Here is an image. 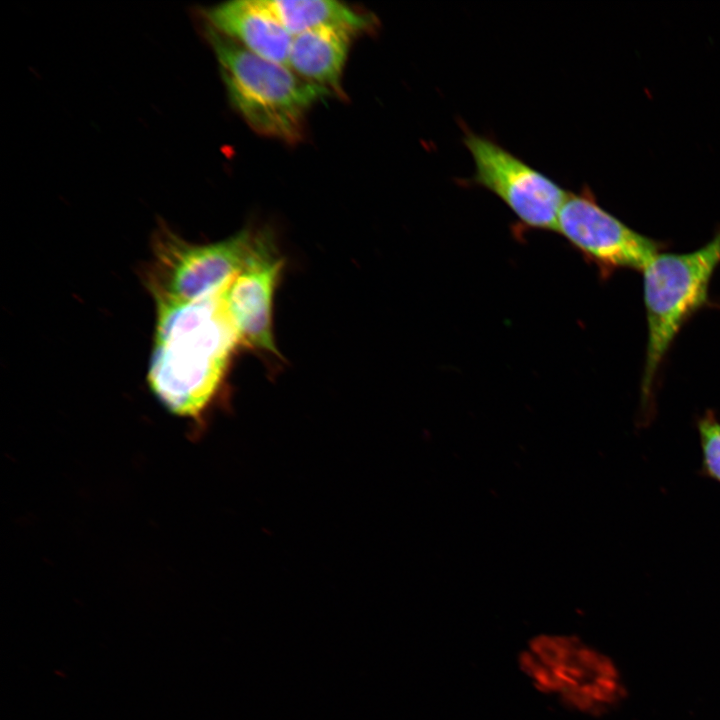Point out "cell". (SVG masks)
<instances>
[{
	"mask_svg": "<svg viewBox=\"0 0 720 720\" xmlns=\"http://www.w3.org/2000/svg\"><path fill=\"white\" fill-rule=\"evenodd\" d=\"M225 287L194 302H157L149 384L169 411L195 422L214 400L238 343Z\"/></svg>",
	"mask_w": 720,
	"mask_h": 720,
	"instance_id": "6da1fadb",
	"label": "cell"
},
{
	"mask_svg": "<svg viewBox=\"0 0 720 720\" xmlns=\"http://www.w3.org/2000/svg\"><path fill=\"white\" fill-rule=\"evenodd\" d=\"M231 105L258 134L296 142L310 108L331 94L288 66L261 58L206 27Z\"/></svg>",
	"mask_w": 720,
	"mask_h": 720,
	"instance_id": "7a4b0ae2",
	"label": "cell"
},
{
	"mask_svg": "<svg viewBox=\"0 0 720 720\" xmlns=\"http://www.w3.org/2000/svg\"><path fill=\"white\" fill-rule=\"evenodd\" d=\"M518 666L536 691L587 717L614 712L629 694L616 659L577 635L531 637L520 650Z\"/></svg>",
	"mask_w": 720,
	"mask_h": 720,
	"instance_id": "3957f363",
	"label": "cell"
},
{
	"mask_svg": "<svg viewBox=\"0 0 720 720\" xmlns=\"http://www.w3.org/2000/svg\"><path fill=\"white\" fill-rule=\"evenodd\" d=\"M719 264L720 229L701 248L679 254L660 252L642 270L648 331L641 379L645 422L653 417L661 364L685 322L707 304L709 284Z\"/></svg>",
	"mask_w": 720,
	"mask_h": 720,
	"instance_id": "277c9868",
	"label": "cell"
},
{
	"mask_svg": "<svg viewBox=\"0 0 720 720\" xmlns=\"http://www.w3.org/2000/svg\"><path fill=\"white\" fill-rule=\"evenodd\" d=\"M260 232L245 228L205 245L190 244L167 229L157 232L147 278L156 302H194L219 292L247 264Z\"/></svg>",
	"mask_w": 720,
	"mask_h": 720,
	"instance_id": "5b68a950",
	"label": "cell"
},
{
	"mask_svg": "<svg viewBox=\"0 0 720 720\" xmlns=\"http://www.w3.org/2000/svg\"><path fill=\"white\" fill-rule=\"evenodd\" d=\"M463 143L474 173L463 185L482 187L500 199L528 230L555 231L569 191L494 139L462 124Z\"/></svg>",
	"mask_w": 720,
	"mask_h": 720,
	"instance_id": "8992f818",
	"label": "cell"
},
{
	"mask_svg": "<svg viewBox=\"0 0 720 720\" xmlns=\"http://www.w3.org/2000/svg\"><path fill=\"white\" fill-rule=\"evenodd\" d=\"M556 232L594 264L603 278L618 269L643 270L664 243L631 229L599 205L589 186L569 191Z\"/></svg>",
	"mask_w": 720,
	"mask_h": 720,
	"instance_id": "52a82bcc",
	"label": "cell"
},
{
	"mask_svg": "<svg viewBox=\"0 0 720 720\" xmlns=\"http://www.w3.org/2000/svg\"><path fill=\"white\" fill-rule=\"evenodd\" d=\"M283 267L271 233L261 230L244 268L223 291L238 343L279 356L272 329L273 295Z\"/></svg>",
	"mask_w": 720,
	"mask_h": 720,
	"instance_id": "ba28073f",
	"label": "cell"
},
{
	"mask_svg": "<svg viewBox=\"0 0 720 720\" xmlns=\"http://www.w3.org/2000/svg\"><path fill=\"white\" fill-rule=\"evenodd\" d=\"M207 27L266 60L287 65L292 35L265 0H236L204 11Z\"/></svg>",
	"mask_w": 720,
	"mask_h": 720,
	"instance_id": "9c48e42d",
	"label": "cell"
},
{
	"mask_svg": "<svg viewBox=\"0 0 720 720\" xmlns=\"http://www.w3.org/2000/svg\"><path fill=\"white\" fill-rule=\"evenodd\" d=\"M355 35L336 27H321L294 35L287 65L305 81L331 95L342 96V75Z\"/></svg>",
	"mask_w": 720,
	"mask_h": 720,
	"instance_id": "30bf717a",
	"label": "cell"
},
{
	"mask_svg": "<svg viewBox=\"0 0 720 720\" xmlns=\"http://www.w3.org/2000/svg\"><path fill=\"white\" fill-rule=\"evenodd\" d=\"M284 28L292 35L321 28L336 27L356 35L369 31L373 16L333 0H265Z\"/></svg>",
	"mask_w": 720,
	"mask_h": 720,
	"instance_id": "8fae6325",
	"label": "cell"
},
{
	"mask_svg": "<svg viewBox=\"0 0 720 720\" xmlns=\"http://www.w3.org/2000/svg\"><path fill=\"white\" fill-rule=\"evenodd\" d=\"M696 428L701 450L700 472L720 484V420L707 410L697 419Z\"/></svg>",
	"mask_w": 720,
	"mask_h": 720,
	"instance_id": "7c38bea8",
	"label": "cell"
}]
</instances>
